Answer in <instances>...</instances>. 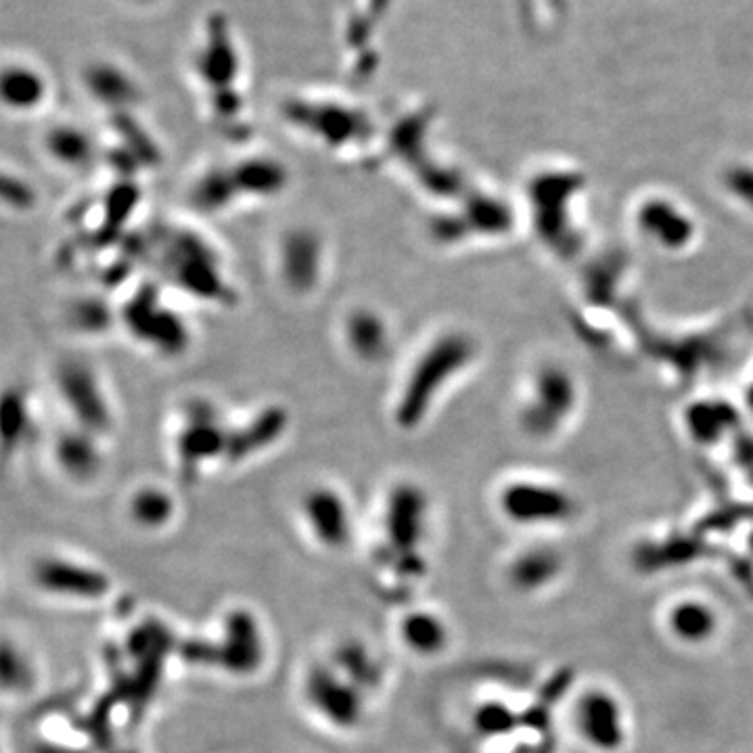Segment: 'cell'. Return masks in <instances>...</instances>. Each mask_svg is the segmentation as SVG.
<instances>
[{"label": "cell", "mask_w": 753, "mask_h": 753, "mask_svg": "<svg viewBox=\"0 0 753 753\" xmlns=\"http://www.w3.org/2000/svg\"><path fill=\"white\" fill-rule=\"evenodd\" d=\"M191 72L205 91V101L216 120H239L243 94L239 93L245 72L243 48L231 17L223 11H212L199 25L191 54Z\"/></svg>", "instance_id": "6da1fadb"}, {"label": "cell", "mask_w": 753, "mask_h": 753, "mask_svg": "<svg viewBox=\"0 0 753 753\" xmlns=\"http://www.w3.org/2000/svg\"><path fill=\"white\" fill-rule=\"evenodd\" d=\"M425 520L427 499L414 483H398L383 500L381 544L375 555L383 571H391L400 582L425 576L427 565L421 555Z\"/></svg>", "instance_id": "7a4b0ae2"}, {"label": "cell", "mask_w": 753, "mask_h": 753, "mask_svg": "<svg viewBox=\"0 0 753 753\" xmlns=\"http://www.w3.org/2000/svg\"><path fill=\"white\" fill-rule=\"evenodd\" d=\"M281 114L282 120L302 130V134L331 149L369 141L375 130L366 109L331 96H293L282 103Z\"/></svg>", "instance_id": "3957f363"}, {"label": "cell", "mask_w": 753, "mask_h": 753, "mask_svg": "<svg viewBox=\"0 0 753 753\" xmlns=\"http://www.w3.org/2000/svg\"><path fill=\"white\" fill-rule=\"evenodd\" d=\"M302 699L316 720L337 732L361 730L369 718L371 695L329 659L314 661L303 672Z\"/></svg>", "instance_id": "277c9868"}, {"label": "cell", "mask_w": 753, "mask_h": 753, "mask_svg": "<svg viewBox=\"0 0 753 753\" xmlns=\"http://www.w3.org/2000/svg\"><path fill=\"white\" fill-rule=\"evenodd\" d=\"M213 642H203L197 658L233 679H253L268 659V639L260 618L245 605L224 611Z\"/></svg>", "instance_id": "5b68a950"}, {"label": "cell", "mask_w": 753, "mask_h": 753, "mask_svg": "<svg viewBox=\"0 0 753 753\" xmlns=\"http://www.w3.org/2000/svg\"><path fill=\"white\" fill-rule=\"evenodd\" d=\"M469 345L461 337H444V340L431 343L417 358L412 371L406 377L404 388L400 390L393 419L402 430H412L423 421L425 412L430 411L431 400L438 396L444 383L451 379L459 366L465 364Z\"/></svg>", "instance_id": "8992f818"}, {"label": "cell", "mask_w": 753, "mask_h": 753, "mask_svg": "<svg viewBox=\"0 0 753 753\" xmlns=\"http://www.w3.org/2000/svg\"><path fill=\"white\" fill-rule=\"evenodd\" d=\"M30 580L40 594L69 603H99L114 590L112 576L99 565L59 552L38 557L30 568Z\"/></svg>", "instance_id": "52a82bcc"}, {"label": "cell", "mask_w": 753, "mask_h": 753, "mask_svg": "<svg viewBox=\"0 0 753 753\" xmlns=\"http://www.w3.org/2000/svg\"><path fill=\"white\" fill-rule=\"evenodd\" d=\"M231 431L207 402L193 404L184 411L176 435V459L184 478H197L203 467L218 459H229Z\"/></svg>", "instance_id": "ba28073f"}, {"label": "cell", "mask_w": 753, "mask_h": 753, "mask_svg": "<svg viewBox=\"0 0 753 753\" xmlns=\"http://www.w3.org/2000/svg\"><path fill=\"white\" fill-rule=\"evenodd\" d=\"M303 530L316 547L342 552L354 540V513L342 490L319 483L303 492L300 502Z\"/></svg>", "instance_id": "9c48e42d"}, {"label": "cell", "mask_w": 753, "mask_h": 753, "mask_svg": "<svg viewBox=\"0 0 753 753\" xmlns=\"http://www.w3.org/2000/svg\"><path fill=\"white\" fill-rule=\"evenodd\" d=\"M57 390L80 430L103 435L112 430L114 412L101 379L91 364L67 361L59 366Z\"/></svg>", "instance_id": "30bf717a"}, {"label": "cell", "mask_w": 753, "mask_h": 753, "mask_svg": "<svg viewBox=\"0 0 753 753\" xmlns=\"http://www.w3.org/2000/svg\"><path fill=\"white\" fill-rule=\"evenodd\" d=\"M80 82L93 103L112 115L134 114L143 101V88L130 67L109 57L91 59L82 65Z\"/></svg>", "instance_id": "8fae6325"}, {"label": "cell", "mask_w": 753, "mask_h": 753, "mask_svg": "<svg viewBox=\"0 0 753 753\" xmlns=\"http://www.w3.org/2000/svg\"><path fill=\"white\" fill-rule=\"evenodd\" d=\"M3 105L17 115H30L51 99V82L46 72L25 57L6 59L0 75Z\"/></svg>", "instance_id": "7c38bea8"}, {"label": "cell", "mask_w": 753, "mask_h": 753, "mask_svg": "<svg viewBox=\"0 0 753 753\" xmlns=\"http://www.w3.org/2000/svg\"><path fill=\"white\" fill-rule=\"evenodd\" d=\"M502 509L513 521L547 523L565 520L571 513V500L559 490L517 483L502 494Z\"/></svg>", "instance_id": "4fadbf2b"}, {"label": "cell", "mask_w": 753, "mask_h": 753, "mask_svg": "<svg viewBox=\"0 0 753 753\" xmlns=\"http://www.w3.org/2000/svg\"><path fill=\"white\" fill-rule=\"evenodd\" d=\"M321 241L310 231H293L282 239L279 264L282 279L297 293L314 287L321 272Z\"/></svg>", "instance_id": "5bb4252c"}, {"label": "cell", "mask_w": 753, "mask_h": 753, "mask_svg": "<svg viewBox=\"0 0 753 753\" xmlns=\"http://www.w3.org/2000/svg\"><path fill=\"white\" fill-rule=\"evenodd\" d=\"M578 722L584 738H589L594 748L613 751L624 741L619 708L607 693L592 690L584 695L578 706Z\"/></svg>", "instance_id": "9a60e30c"}, {"label": "cell", "mask_w": 753, "mask_h": 753, "mask_svg": "<svg viewBox=\"0 0 753 753\" xmlns=\"http://www.w3.org/2000/svg\"><path fill=\"white\" fill-rule=\"evenodd\" d=\"M99 438L86 430L75 427V431L61 433L54 444V461L69 480L78 483L93 481L103 469V454Z\"/></svg>", "instance_id": "2e32d148"}, {"label": "cell", "mask_w": 753, "mask_h": 753, "mask_svg": "<svg viewBox=\"0 0 753 753\" xmlns=\"http://www.w3.org/2000/svg\"><path fill=\"white\" fill-rule=\"evenodd\" d=\"M329 661L340 669L343 676L361 687L372 697L383 685V666L371 647L361 639H348L342 640L340 645L333 649Z\"/></svg>", "instance_id": "e0dca14e"}, {"label": "cell", "mask_w": 753, "mask_h": 753, "mask_svg": "<svg viewBox=\"0 0 753 753\" xmlns=\"http://www.w3.org/2000/svg\"><path fill=\"white\" fill-rule=\"evenodd\" d=\"M398 639L404 649L419 658H433L448 645V628L440 616L425 609L406 611L398 619Z\"/></svg>", "instance_id": "ac0fdd59"}, {"label": "cell", "mask_w": 753, "mask_h": 753, "mask_svg": "<svg viewBox=\"0 0 753 753\" xmlns=\"http://www.w3.org/2000/svg\"><path fill=\"white\" fill-rule=\"evenodd\" d=\"M709 547L701 538L695 536H680L669 538L666 542L659 544H642L634 552V563H637L639 571L655 573L668 568H679V565L693 563L697 559L709 557Z\"/></svg>", "instance_id": "d6986e66"}, {"label": "cell", "mask_w": 753, "mask_h": 753, "mask_svg": "<svg viewBox=\"0 0 753 753\" xmlns=\"http://www.w3.org/2000/svg\"><path fill=\"white\" fill-rule=\"evenodd\" d=\"M348 348L364 362H377L388 354V327L372 310H354L343 324Z\"/></svg>", "instance_id": "ffe728a7"}, {"label": "cell", "mask_w": 753, "mask_h": 753, "mask_svg": "<svg viewBox=\"0 0 753 753\" xmlns=\"http://www.w3.org/2000/svg\"><path fill=\"white\" fill-rule=\"evenodd\" d=\"M176 509L174 496L155 483L136 488L126 504L128 520L143 531H162L168 528L174 521Z\"/></svg>", "instance_id": "44dd1931"}, {"label": "cell", "mask_w": 753, "mask_h": 753, "mask_svg": "<svg viewBox=\"0 0 753 753\" xmlns=\"http://www.w3.org/2000/svg\"><path fill=\"white\" fill-rule=\"evenodd\" d=\"M45 149L54 162L69 168H84L96 155L93 136L75 124H54L45 134Z\"/></svg>", "instance_id": "7402d4cb"}, {"label": "cell", "mask_w": 753, "mask_h": 753, "mask_svg": "<svg viewBox=\"0 0 753 753\" xmlns=\"http://www.w3.org/2000/svg\"><path fill=\"white\" fill-rule=\"evenodd\" d=\"M561 570V559L555 550L538 549L525 552L510 568V582L520 590H536L549 584Z\"/></svg>", "instance_id": "603a6c76"}, {"label": "cell", "mask_w": 753, "mask_h": 753, "mask_svg": "<svg viewBox=\"0 0 753 753\" xmlns=\"http://www.w3.org/2000/svg\"><path fill=\"white\" fill-rule=\"evenodd\" d=\"M669 626L687 642H701L716 630V616L701 603H682L672 611Z\"/></svg>", "instance_id": "cb8c5ba5"}, {"label": "cell", "mask_w": 753, "mask_h": 753, "mask_svg": "<svg viewBox=\"0 0 753 753\" xmlns=\"http://www.w3.org/2000/svg\"><path fill=\"white\" fill-rule=\"evenodd\" d=\"M642 224L649 233H653L661 243L679 245L689 237V223L680 216L674 207L653 203L642 212Z\"/></svg>", "instance_id": "d4e9b609"}, {"label": "cell", "mask_w": 753, "mask_h": 753, "mask_svg": "<svg viewBox=\"0 0 753 753\" xmlns=\"http://www.w3.org/2000/svg\"><path fill=\"white\" fill-rule=\"evenodd\" d=\"M32 425L30 404L22 391L6 393L3 400V440L5 451L9 454L13 446H19L27 438Z\"/></svg>", "instance_id": "484cf974"}, {"label": "cell", "mask_w": 753, "mask_h": 753, "mask_svg": "<svg viewBox=\"0 0 753 753\" xmlns=\"http://www.w3.org/2000/svg\"><path fill=\"white\" fill-rule=\"evenodd\" d=\"M521 727V714H515L513 709L499 701H488L475 709L473 728L481 738L504 737L510 735L515 728Z\"/></svg>", "instance_id": "4316f807"}, {"label": "cell", "mask_w": 753, "mask_h": 753, "mask_svg": "<svg viewBox=\"0 0 753 753\" xmlns=\"http://www.w3.org/2000/svg\"><path fill=\"white\" fill-rule=\"evenodd\" d=\"M3 680L6 690H27L32 687V666L19 649L11 647V640L5 642L3 651Z\"/></svg>", "instance_id": "83f0119b"}, {"label": "cell", "mask_w": 753, "mask_h": 753, "mask_svg": "<svg viewBox=\"0 0 753 753\" xmlns=\"http://www.w3.org/2000/svg\"><path fill=\"white\" fill-rule=\"evenodd\" d=\"M573 685V669L561 668L557 674H552L550 679L544 682L538 690V703H542L544 708H555L559 701L563 699V695L568 693L570 687Z\"/></svg>", "instance_id": "f1b7e54d"}, {"label": "cell", "mask_w": 753, "mask_h": 753, "mask_svg": "<svg viewBox=\"0 0 753 753\" xmlns=\"http://www.w3.org/2000/svg\"><path fill=\"white\" fill-rule=\"evenodd\" d=\"M3 195L6 199V203L15 207V210H24V207H30L32 199H34L32 189L27 186V183L19 181V178H11V176H5Z\"/></svg>", "instance_id": "f546056e"}, {"label": "cell", "mask_w": 753, "mask_h": 753, "mask_svg": "<svg viewBox=\"0 0 753 753\" xmlns=\"http://www.w3.org/2000/svg\"><path fill=\"white\" fill-rule=\"evenodd\" d=\"M521 727L534 730V732H540V735L547 737V732L550 728V709L536 701L534 706L528 708L521 714Z\"/></svg>", "instance_id": "4dcf8cb0"}, {"label": "cell", "mask_w": 753, "mask_h": 753, "mask_svg": "<svg viewBox=\"0 0 753 753\" xmlns=\"http://www.w3.org/2000/svg\"><path fill=\"white\" fill-rule=\"evenodd\" d=\"M730 571L738 582H741L745 589L753 592V563L745 557H735L730 559Z\"/></svg>", "instance_id": "1f68e13d"}, {"label": "cell", "mask_w": 753, "mask_h": 753, "mask_svg": "<svg viewBox=\"0 0 753 753\" xmlns=\"http://www.w3.org/2000/svg\"><path fill=\"white\" fill-rule=\"evenodd\" d=\"M730 186L738 197L753 203V172H735L730 176Z\"/></svg>", "instance_id": "d6a6232c"}, {"label": "cell", "mask_w": 753, "mask_h": 753, "mask_svg": "<svg viewBox=\"0 0 753 753\" xmlns=\"http://www.w3.org/2000/svg\"><path fill=\"white\" fill-rule=\"evenodd\" d=\"M513 753H555V741L547 735L538 745H521Z\"/></svg>", "instance_id": "836d02e7"}, {"label": "cell", "mask_w": 753, "mask_h": 753, "mask_svg": "<svg viewBox=\"0 0 753 753\" xmlns=\"http://www.w3.org/2000/svg\"><path fill=\"white\" fill-rule=\"evenodd\" d=\"M117 3H122L124 6H128V9H134V11H149V9H155L162 0H117Z\"/></svg>", "instance_id": "e575fe53"}, {"label": "cell", "mask_w": 753, "mask_h": 753, "mask_svg": "<svg viewBox=\"0 0 753 753\" xmlns=\"http://www.w3.org/2000/svg\"><path fill=\"white\" fill-rule=\"evenodd\" d=\"M749 547H751V550H753V531H751V536H749Z\"/></svg>", "instance_id": "d590c367"}, {"label": "cell", "mask_w": 753, "mask_h": 753, "mask_svg": "<svg viewBox=\"0 0 753 753\" xmlns=\"http://www.w3.org/2000/svg\"><path fill=\"white\" fill-rule=\"evenodd\" d=\"M120 753H136V751H120Z\"/></svg>", "instance_id": "8d00e7d4"}]
</instances>
